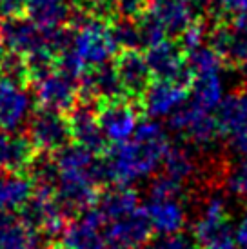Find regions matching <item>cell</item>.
Masks as SVG:
<instances>
[{"mask_svg": "<svg viewBox=\"0 0 247 249\" xmlns=\"http://www.w3.org/2000/svg\"><path fill=\"white\" fill-rule=\"evenodd\" d=\"M227 191L238 196H247V160L234 164L226 175Z\"/></svg>", "mask_w": 247, "mask_h": 249, "instance_id": "83f0119b", "label": "cell"}, {"mask_svg": "<svg viewBox=\"0 0 247 249\" xmlns=\"http://www.w3.org/2000/svg\"><path fill=\"white\" fill-rule=\"evenodd\" d=\"M7 51L6 48H4V42H2V38H0V70H2V64H4V58H6Z\"/></svg>", "mask_w": 247, "mask_h": 249, "instance_id": "d590c367", "label": "cell"}, {"mask_svg": "<svg viewBox=\"0 0 247 249\" xmlns=\"http://www.w3.org/2000/svg\"><path fill=\"white\" fill-rule=\"evenodd\" d=\"M113 66L122 82L124 93L135 100H142L153 82L145 55H142L140 51H122L117 55Z\"/></svg>", "mask_w": 247, "mask_h": 249, "instance_id": "9a60e30c", "label": "cell"}, {"mask_svg": "<svg viewBox=\"0 0 247 249\" xmlns=\"http://www.w3.org/2000/svg\"><path fill=\"white\" fill-rule=\"evenodd\" d=\"M236 242L240 244L244 249H247V209L242 216L238 228H236Z\"/></svg>", "mask_w": 247, "mask_h": 249, "instance_id": "d6a6232c", "label": "cell"}, {"mask_svg": "<svg viewBox=\"0 0 247 249\" xmlns=\"http://www.w3.org/2000/svg\"><path fill=\"white\" fill-rule=\"evenodd\" d=\"M145 60L157 80L193 84V75L187 68V58L178 42L164 40L145 51Z\"/></svg>", "mask_w": 247, "mask_h": 249, "instance_id": "30bf717a", "label": "cell"}, {"mask_svg": "<svg viewBox=\"0 0 247 249\" xmlns=\"http://www.w3.org/2000/svg\"><path fill=\"white\" fill-rule=\"evenodd\" d=\"M167 36H182L198 20L194 7L185 0H147L144 11Z\"/></svg>", "mask_w": 247, "mask_h": 249, "instance_id": "7c38bea8", "label": "cell"}, {"mask_svg": "<svg viewBox=\"0 0 247 249\" xmlns=\"http://www.w3.org/2000/svg\"><path fill=\"white\" fill-rule=\"evenodd\" d=\"M58 238V249H106L107 220L95 206L68 222Z\"/></svg>", "mask_w": 247, "mask_h": 249, "instance_id": "52a82bcc", "label": "cell"}, {"mask_svg": "<svg viewBox=\"0 0 247 249\" xmlns=\"http://www.w3.org/2000/svg\"><path fill=\"white\" fill-rule=\"evenodd\" d=\"M169 149L167 135L164 127L155 120L140 122L137 133L124 144L109 149L106 164L107 180L117 182L118 186H127L138 178H144L164 162Z\"/></svg>", "mask_w": 247, "mask_h": 249, "instance_id": "6da1fadb", "label": "cell"}, {"mask_svg": "<svg viewBox=\"0 0 247 249\" xmlns=\"http://www.w3.org/2000/svg\"><path fill=\"white\" fill-rule=\"evenodd\" d=\"M242 71H244V73H246V76H247V66H246V68H242Z\"/></svg>", "mask_w": 247, "mask_h": 249, "instance_id": "74e56055", "label": "cell"}, {"mask_svg": "<svg viewBox=\"0 0 247 249\" xmlns=\"http://www.w3.org/2000/svg\"><path fill=\"white\" fill-rule=\"evenodd\" d=\"M147 214L158 235H180L185 226V208L180 198H149Z\"/></svg>", "mask_w": 247, "mask_h": 249, "instance_id": "d6986e66", "label": "cell"}, {"mask_svg": "<svg viewBox=\"0 0 247 249\" xmlns=\"http://www.w3.org/2000/svg\"><path fill=\"white\" fill-rule=\"evenodd\" d=\"M33 97L42 106V109L56 113H71L80 102L78 84L73 76L60 70H51L33 80Z\"/></svg>", "mask_w": 247, "mask_h": 249, "instance_id": "277c9868", "label": "cell"}, {"mask_svg": "<svg viewBox=\"0 0 247 249\" xmlns=\"http://www.w3.org/2000/svg\"><path fill=\"white\" fill-rule=\"evenodd\" d=\"M209 46L218 53L224 64H233L240 70L247 66V36L238 33L231 24H214L209 33Z\"/></svg>", "mask_w": 247, "mask_h": 249, "instance_id": "e0dca14e", "label": "cell"}, {"mask_svg": "<svg viewBox=\"0 0 247 249\" xmlns=\"http://www.w3.org/2000/svg\"><path fill=\"white\" fill-rule=\"evenodd\" d=\"M28 137L35 149L46 155H56L73 140L69 118L49 109L35 111L28 122Z\"/></svg>", "mask_w": 247, "mask_h": 249, "instance_id": "5b68a950", "label": "cell"}, {"mask_svg": "<svg viewBox=\"0 0 247 249\" xmlns=\"http://www.w3.org/2000/svg\"><path fill=\"white\" fill-rule=\"evenodd\" d=\"M220 6L226 13H231L234 17L247 13V0H220Z\"/></svg>", "mask_w": 247, "mask_h": 249, "instance_id": "1f68e13d", "label": "cell"}, {"mask_svg": "<svg viewBox=\"0 0 247 249\" xmlns=\"http://www.w3.org/2000/svg\"><path fill=\"white\" fill-rule=\"evenodd\" d=\"M153 226L145 208H138L107 224V244L113 249H140L151 242Z\"/></svg>", "mask_w": 247, "mask_h": 249, "instance_id": "8fae6325", "label": "cell"}, {"mask_svg": "<svg viewBox=\"0 0 247 249\" xmlns=\"http://www.w3.org/2000/svg\"><path fill=\"white\" fill-rule=\"evenodd\" d=\"M53 249H58V248H53Z\"/></svg>", "mask_w": 247, "mask_h": 249, "instance_id": "f35d334b", "label": "cell"}, {"mask_svg": "<svg viewBox=\"0 0 247 249\" xmlns=\"http://www.w3.org/2000/svg\"><path fill=\"white\" fill-rule=\"evenodd\" d=\"M233 28L236 29L238 33H242L244 36H247V13L238 15V17H234Z\"/></svg>", "mask_w": 247, "mask_h": 249, "instance_id": "836d02e7", "label": "cell"}, {"mask_svg": "<svg viewBox=\"0 0 247 249\" xmlns=\"http://www.w3.org/2000/svg\"><path fill=\"white\" fill-rule=\"evenodd\" d=\"M162 166L165 177H169L178 184H185L187 180H191L198 169L196 159L184 145H169Z\"/></svg>", "mask_w": 247, "mask_h": 249, "instance_id": "d4e9b609", "label": "cell"}, {"mask_svg": "<svg viewBox=\"0 0 247 249\" xmlns=\"http://www.w3.org/2000/svg\"><path fill=\"white\" fill-rule=\"evenodd\" d=\"M35 196V184L28 175L0 173V214L22 211Z\"/></svg>", "mask_w": 247, "mask_h": 249, "instance_id": "ffe728a7", "label": "cell"}, {"mask_svg": "<svg viewBox=\"0 0 247 249\" xmlns=\"http://www.w3.org/2000/svg\"><path fill=\"white\" fill-rule=\"evenodd\" d=\"M118 49L120 48L111 33V24L76 11L69 48L56 60L58 70L73 78H80L86 71L109 64Z\"/></svg>", "mask_w": 247, "mask_h": 249, "instance_id": "7a4b0ae2", "label": "cell"}, {"mask_svg": "<svg viewBox=\"0 0 247 249\" xmlns=\"http://www.w3.org/2000/svg\"><path fill=\"white\" fill-rule=\"evenodd\" d=\"M169 127L198 147L211 145L220 135L216 118L191 102L173 113L169 118Z\"/></svg>", "mask_w": 247, "mask_h": 249, "instance_id": "9c48e42d", "label": "cell"}, {"mask_svg": "<svg viewBox=\"0 0 247 249\" xmlns=\"http://www.w3.org/2000/svg\"><path fill=\"white\" fill-rule=\"evenodd\" d=\"M36 149L28 135L0 131V173L26 175L36 160Z\"/></svg>", "mask_w": 247, "mask_h": 249, "instance_id": "2e32d148", "label": "cell"}, {"mask_svg": "<svg viewBox=\"0 0 247 249\" xmlns=\"http://www.w3.org/2000/svg\"><path fill=\"white\" fill-rule=\"evenodd\" d=\"M69 125H71V137L73 142L82 145L84 149L100 155V153L107 151V139L104 137L102 127L98 124V117H96V107L91 104H84L78 102L75 109L68 115Z\"/></svg>", "mask_w": 247, "mask_h": 249, "instance_id": "5bb4252c", "label": "cell"}, {"mask_svg": "<svg viewBox=\"0 0 247 249\" xmlns=\"http://www.w3.org/2000/svg\"><path fill=\"white\" fill-rule=\"evenodd\" d=\"M193 235L202 249H234L236 231L227 220L226 202L222 196L211 195L204 200Z\"/></svg>", "mask_w": 247, "mask_h": 249, "instance_id": "3957f363", "label": "cell"}, {"mask_svg": "<svg viewBox=\"0 0 247 249\" xmlns=\"http://www.w3.org/2000/svg\"><path fill=\"white\" fill-rule=\"evenodd\" d=\"M189 2L193 7H198V9H209L214 4V0H185Z\"/></svg>", "mask_w": 247, "mask_h": 249, "instance_id": "e575fe53", "label": "cell"}, {"mask_svg": "<svg viewBox=\"0 0 247 249\" xmlns=\"http://www.w3.org/2000/svg\"><path fill=\"white\" fill-rule=\"evenodd\" d=\"M26 17L42 31H56L68 28L73 17V7L69 0H28Z\"/></svg>", "mask_w": 247, "mask_h": 249, "instance_id": "ac0fdd59", "label": "cell"}, {"mask_svg": "<svg viewBox=\"0 0 247 249\" xmlns=\"http://www.w3.org/2000/svg\"><path fill=\"white\" fill-rule=\"evenodd\" d=\"M42 235L22 216L0 214V249H42Z\"/></svg>", "mask_w": 247, "mask_h": 249, "instance_id": "44dd1931", "label": "cell"}, {"mask_svg": "<svg viewBox=\"0 0 247 249\" xmlns=\"http://www.w3.org/2000/svg\"><path fill=\"white\" fill-rule=\"evenodd\" d=\"M33 111V93L26 82L0 75V131H20Z\"/></svg>", "mask_w": 247, "mask_h": 249, "instance_id": "8992f818", "label": "cell"}, {"mask_svg": "<svg viewBox=\"0 0 247 249\" xmlns=\"http://www.w3.org/2000/svg\"><path fill=\"white\" fill-rule=\"evenodd\" d=\"M191 95V84L153 80L142 98V107L149 117H167L185 106Z\"/></svg>", "mask_w": 247, "mask_h": 249, "instance_id": "4fadbf2b", "label": "cell"}, {"mask_svg": "<svg viewBox=\"0 0 247 249\" xmlns=\"http://www.w3.org/2000/svg\"><path fill=\"white\" fill-rule=\"evenodd\" d=\"M98 124L102 127L104 137L111 144H124L137 133L138 125V111L133 102L125 98L115 100H104L95 106Z\"/></svg>", "mask_w": 247, "mask_h": 249, "instance_id": "ba28073f", "label": "cell"}, {"mask_svg": "<svg viewBox=\"0 0 247 249\" xmlns=\"http://www.w3.org/2000/svg\"><path fill=\"white\" fill-rule=\"evenodd\" d=\"M26 6H28V0H0V17H2V20L22 17V13H26Z\"/></svg>", "mask_w": 247, "mask_h": 249, "instance_id": "4dcf8cb0", "label": "cell"}, {"mask_svg": "<svg viewBox=\"0 0 247 249\" xmlns=\"http://www.w3.org/2000/svg\"><path fill=\"white\" fill-rule=\"evenodd\" d=\"M220 135L227 140L247 129V91H236L227 95L216 115Z\"/></svg>", "mask_w": 247, "mask_h": 249, "instance_id": "7402d4cb", "label": "cell"}, {"mask_svg": "<svg viewBox=\"0 0 247 249\" xmlns=\"http://www.w3.org/2000/svg\"><path fill=\"white\" fill-rule=\"evenodd\" d=\"M96 208L109 224V222L118 220V218H122V216L133 213L135 209L140 208L138 206V193L133 187L127 186L109 187L104 193H100Z\"/></svg>", "mask_w": 247, "mask_h": 249, "instance_id": "603a6c76", "label": "cell"}, {"mask_svg": "<svg viewBox=\"0 0 247 249\" xmlns=\"http://www.w3.org/2000/svg\"><path fill=\"white\" fill-rule=\"evenodd\" d=\"M111 33L122 51H138L142 48V35H140L138 20L117 18L115 22H111Z\"/></svg>", "mask_w": 247, "mask_h": 249, "instance_id": "4316f807", "label": "cell"}, {"mask_svg": "<svg viewBox=\"0 0 247 249\" xmlns=\"http://www.w3.org/2000/svg\"><path fill=\"white\" fill-rule=\"evenodd\" d=\"M185 249H198V248H196V246H194V244H189V246H187V248H185Z\"/></svg>", "mask_w": 247, "mask_h": 249, "instance_id": "8d00e7d4", "label": "cell"}, {"mask_svg": "<svg viewBox=\"0 0 247 249\" xmlns=\"http://www.w3.org/2000/svg\"><path fill=\"white\" fill-rule=\"evenodd\" d=\"M111 2L115 6L118 18H129V20L135 18L138 20L147 7V0H111Z\"/></svg>", "mask_w": 247, "mask_h": 249, "instance_id": "f546056e", "label": "cell"}, {"mask_svg": "<svg viewBox=\"0 0 247 249\" xmlns=\"http://www.w3.org/2000/svg\"><path fill=\"white\" fill-rule=\"evenodd\" d=\"M185 58H187V68L191 71L193 78L220 73L222 66H224V60L209 44H204V46L185 53Z\"/></svg>", "mask_w": 247, "mask_h": 249, "instance_id": "484cf974", "label": "cell"}, {"mask_svg": "<svg viewBox=\"0 0 247 249\" xmlns=\"http://www.w3.org/2000/svg\"><path fill=\"white\" fill-rule=\"evenodd\" d=\"M224 82L220 73L204 76H194L191 84V104L200 107L202 111L211 113L220 107L224 100Z\"/></svg>", "mask_w": 247, "mask_h": 249, "instance_id": "cb8c5ba5", "label": "cell"}, {"mask_svg": "<svg viewBox=\"0 0 247 249\" xmlns=\"http://www.w3.org/2000/svg\"><path fill=\"white\" fill-rule=\"evenodd\" d=\"M206 26L202 24L200 20H196L193 24L191 28L185 31L184 35L180 36L178 40V46L182 48L184 53H189L193 49L200 48V46H204V38H206Z\"/></svg>", "mask_w": 247, "mask_h": 249, "instance_id": "f1b7e54d", "label": "cell"}]
</instances>
